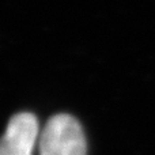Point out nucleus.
I'll use <instances>...</instances> for the list:
<instances>
[{
	"mask_svg": "<svg viewBox=\"0 0 155 155\" xmlns=\"http://www.w3.org/2000/svg\"><path fill=\"white\" fill-rule=\"evenodd\" d=\"M86 150L82 127L70 114L51 117L40 135V155H86Z\"/></svg>",
	"mask_w": 155,
	"mask_h": 155,
	"instance_id": "nucleus-1",
	"label": "nucleus"
},
{
	"mask_svg": "<svg viewBox=\"0 0 155 155\" xmlns=\"http://www.w3.org/2000/svg\"><path fill=\"white\" fill-rule=\"evenodd\" d=\"M38 137V123L31 113H18L0 137V155H31Z\"/></svg>",
	"mask_w": 155,
	"mask_h": 155,
	"instance_id": "nucleus-2",
	"label": "nucleus"
}]
</instances>
